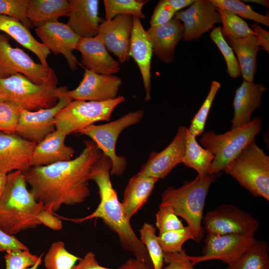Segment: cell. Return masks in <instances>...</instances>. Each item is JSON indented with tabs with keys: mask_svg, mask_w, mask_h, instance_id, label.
Listing matches in <instances>:
<instances>
[{
	"mask_svg": "<svg viewBox=\"0 0 269 269\" xmlns=\"http://www.w3.org/2000/svg\"><path fill=\"white\" fill-rule=\"evenodd\" d=\"M220 86V83L218 81H213L212 82L209 92L206 99L198 112L191 121L190 127L187 129L189 132L195 137L201 135L204 132L209 111Z\"/></svg>",
	"mask_w": 269,
	"mask_h": 269,
	"instance_id": "38",
	"label": "cell"
},
{
	"mask_svg": "<svg viewBox=\"0 0 269 269\" xmlns=\"http://www.w3.org/2000/svg\"><path fill=\"white\" fill-rule=\"evenodd\" d=\"M29 0H0V15L14 18L28 28L33 27L27 16Z\"/></svg>",
	"mask_w": 269,
	"mask_h": 269,
	"instance_id": "41",
	"label": "cell"
},
{
	"mask_svg": "<svg viewBox=\"0 0 269 269\" xmlns=\"http://www.w3.org/2000/svg\"><path fill=\"white\" fill-rule=\"evenodd\" d=\"M57 84L58 78L52 69L48 81L40 85L19 73L0 78V101L15 103L29 111L51 108L61 94L62 86L57 87Z\"/></svg>",
	"mask_w": 269,
	"mask_h": 269,
	"instance_id": "5",
	"label": "cell"
},
{
	"mask_svg": "<svg viewBox=\"0 0 269 269\" xmlns=\"http://www.w3.org/2000/svg\"><path fill=\"white\" fill-rule=\"evenodd\" d=\"M70 6L67 0H29L27 16L33 26L46 21L58 20L69 16Z\"/></svg>",
	"mask_w": 269,
	"mask_h": 269,
	"instance_id": "29",
	"label": "cell"
},
{
	"mask_svg": "<svg viewBox=\"0 0 269 269\" xmlns=\"http://www.w3.org/2000/svg\"><path fill=\"white\" fill-rule=\"evenodd\" d=\"M36 144L16 134L0 132V172L8 174L28 170Z\"/></svg>",
	"mask_w": 269,
	"mask_h": 269,
	"instance_id": "19",
	"label": "cell"
},
{
	"mask_svg": "<svg viewBox=\"0 0 269 269\" xmlns=\"http://www.w3.org/2000/svg\"><path fill=\"white\" fill-rule=\"evenodd\" d=\"M267 91L262 84L243 80L235 92L231 129L246 125L251 121L253 112L260 107L263 102L262 96Z\"/></svg>",
	"mask_w": 269,
	"mask_h": 269,
	"instance_id": "25",
	"label": "cell"
},
{
	"mask_svg": "<svg viewBox=\"0 0 269 269\" xmlns=\"http://www.w3.org/2000/svg\"><path fill=\"white\" fill-rule=\"evenodd\" d=\"M125 100L121 96L101 102L72 100L56 114V130L67 135L96 122L109 121L115 108Z\"/></svg>",
	"mask_w": 269,
	"mask_h": 269,
	"instance_id": "8",
	"label": "cell"
},
{
	"mask_svg": "<svg viewBox=\"0 0 269 269\" xmlns=\"http://www.w3.org/2000/svg\"><path fill=\"white\" fill-rule=\"evenodd\" d=\"M7 174L0 172V199L5 187L7 180Z\"/></svg>",
	"mask_w": 269,
	"mask_h": 269,
	"instance_id": "52",
	"label": "cell"
},
{
	"mask_svg": "<svg viewBox=\"0 0 269 269\" xmlns=\"http://www.w3.org/2000/svg\"><path fill=\"white\" fill-rule=\"evenodd\" d=\"M187 128L179 126L170 144L160 152L151 153L140 172L158 179L164 178L177 164L182 163L185 151Z\"/></svg>",
	"mask_w": 269,
	"mask_h": 269,
	"instance_id": "18",
	"label": "cell"
},
{
	"mask_svg": "<svg viewBox=\"0 0 269 269\" xmlns=\"http://www.w3.org/2000/svg\"><path fill=\"white\" fill-rule=\"evenodd\" d=\"M224 170L254 196L269 201V156L257 144L255 139Z\"/></svg>",
	"mask_w": 269,
	"mask_h": 269,
	"instance_id": "7",
	"label": "cell"
},
{
	"mask_svg": "<svg viewBox=\"0 0 269 269\" xmlns=\"http://www.w3.org/2000/svg\"><path fill=\"white\" fill-rule=\"evenodd\" d=\"M122 84L117 76L99 74L86 69L79 85L67 93L74 100L105 101L118 97Z\"/></svg>",
	"mask_w": 269,
	"mask_h": 269,
	"instance_id": "17",
	"label": "cell"
},
{
	"mask_svg": "<svg viewBox=\"0 0 269 269\" xmlns=\"http://www.w3.org/2000/svg\"><path fill=\"white\" fill-rule=\"evenodd\" d=\"M70 11L67 24L80 38L98 34L103 19L99 15V0H70Z\"/></svg>",
	"mask_w": 269,
	"mask_h": 269,
	"instance_id": "21",
	"label": "cell"
},
{
	"mask_svg": "<svg viewBox=\"0 0 269 269\" xmlns=\"http://www.w3.org/2000/svg\"><path fill=\"white\" fill-rule=\"evenodd\" d=\"M218 8L228 10L237 16L269 26V17L261 14L254 10L249 5L238 0H210Z\"/></svg>",
	"mask_w": 269,
	"mask_h": 269,
	"instance_id": "36",
	"label": "cell"
},
{
	"mask_svg": "<svg viewBox=\"0 0 269 269\" xmlns=\"http://www.w3.org/2000/svg\"><path fill=\"white\" fill-rule=\"evenodd\" d=\"M173 10L167 0H160L155 7L151 16L150 26L165 24L171 20L175 16Z\"/></svg>",
	"mask_w": 269,
	"mask_h": 269,
	"instance_id": "44",
	"label": "cell"
},
{
	"mask_svg": "<svg viewBox=\"0 0 269 269\" xmlns=\"http://www.w3.org/2000/svg\"><path fill=\"white\" fill-rule=\"evenodd\" d=\"M115 269H148L135 258H130L124 264Z\"/></svg>",
	"mask_w": 269,
	"mask_h": 269,
	"instance_id": "50",
	"label": "cell"
},
{
	"mask_svg": "<svg viewBox=\"0 0 269 269\" xmlns=\"http://www.w3.org/2000/svg\"><path fill=\"white\" fill-rule=\"evenodd\" d=\"M147 0H104L105 20H109L122 14H129L140 19L145 17L142 8Z\"/></svg>",
	"mask_w": 269,
	"mask_h": 269,
	"instance_id": "33",
	"label": "cell"
},
{
	"mask_svg": "<svg viewBox=\"0 0 269 269\" xmlns=\"http://www.w3.org/2000/svg\"><path fill=\"white\" fill-rule=\"evenodd\" d=\"M158 180L140 171L130 179L121 202L129 220L146 203Z\"/></svg>",
	"mask_w": 269,
	"mask_h": 269,
	"instance_id": "26",
	"label": "cell"
},
{
	"mask_svg": "<svg viewBox=\"0 0 269 269\" xmlns=\"http://www.w3.org/2000/svg\"><path fill=\"white\" fill-rule=\"evenodd\" d=\"M157 238L164 253H179L183 250L182 246L186 241L194 240L193 234L188 226L159 234Z\"/></svg>",
	"mask_w": 269,
	"mask_h": 269,
	"instance_id": "37",
	"label": "cell"
},
{
	"mask_svg": "<svg viewBox=\"0 0 269 269\" xmlns=\"http://www.w3.org/2000/svg\"><path fill=\"white\" fill-rule=\"evenodd\" d=\"M111 168V160L103 153L91 170L89 180H93L97 184L100 197V203L92 213L78 219H68L56 215L60 219L77 223L94 218L101 219L117 234L120 243L124 250L133 253L135 259L148 269H153L147 251L134 232L130 220L126 217L113 187L110 179Z\"/></svg>",
	"mask_w": 269,
	"mask_h": 269,
	"instance_id": "2",
	"label": "cell"
},
{
	"mask_svg": "<svg viewBox=\"0 0 269 269\" xmlns=\"http://www.w3.org/2000/svg\"><path fill=\"white\" fill-rule=\"evenodd\" d=\"M134 16L119 15L109 20L103 19L97 36L108 51L112 52L119 62L125 63L130 59V38L133 27Z\"/></svg>",
	"mask_w": 269,
	"mask_h": 269,
	"instance_id": "15",
	"label": "cell"
},
{
	"mask_svg": "<svg viewBox=\"0 0 269 269\" xmlns=\"http://www.w3.org/2000/svg\"><path fill=\"white\" fill-rule=\"evenodd\" d=\"M224 38L237 56L244 80L253 82L257 69V55L260 46L257 37L251 35L239 38Z\"/></svg>",
	"mask_w": 269,
	"mask_h": 269,
	"instance_id": "28",
	"label": "cell"
},
{
	"mask_svg": "<svg viewBox=\"0 0 269 269\" xmlns=\"http://www.w3.org/2000/svg\"><path fill=\"white\" fill-rule=\"evenodd\" d=\"M139 232L140 240L147 251L153 269H161L164 264L163 252L158 243L155 228L151 224L144 223Z\"/></svg>",
	"mask_w": 269,
	"mask_h": 269,
	"instance_id": "35",
	"label": "cell"
},
{
	"mask_svg": "<svg viewBox=\"0 0 269 269\" xmlns=\"http://www.w3.org/2000/svg\"><path fill=\"white\" fill-rule=\"evenodd\" d=\"M155 218V224L159 230V234L184 227L171 206L160 204Z\"/></svg>",
	"mask_w": 269,
	"mask_h": 269,
	"instance_id": "42",
	"label": "cell"
},
{
	"mask_svg": "<svg viewBox=\"0 0 269 269\" xmlns=\"http://www.w3.org/2000/svg\"><path fill=\"white\" fill-rule=\"evenodd\" d=\"M268 242L256 240L249 250L226 269H269Z\"/></svg>",
	"mask_w": 269,
	"mask_h": 269,
	"instance_id": "31",
	"label": "cell"
},
{
	"mask_svg": "<svg viewBox=\"0 0 269 269\" xmlns=\"http://www.w3.org/2000/svg\"><path fill=\"white\" fill-rule=\"evenodd\" d=\"M202 222L207 234H239L254 236L260 227L251 214L231 204H223L208 211Z\"/></svg>",
	"mask_w": 269,
	"mask_h": 269,
	"instance_id": "10",
	"label": "cell"
},
{
	"mask_svg": "<svg viewBox=\"0 0 269 269\" xmlns=\"http://www.w3.org/2000/svg\"><path fill=\"white\" fill-rule=\"evenodd\" d=\"M210 37L216 44L226 61L227 72L230 77L236 78L241 75V70L238 60L232 48L223 36L221 26L214 27L210 33Z\"/></svg>",
	"mask_w": 269,
	"mask_h": 269,
	"instance_id": "39",
	"label": "cell"
},
{
	"mask_svg": "<svg viewBox=\"0 0 269 269\" xmlns=\"http://www.w3.org/2000/svg\"><path fill=\"white\" fill-rule=\"evenodd\" d=\"M215 179L216 175L202 177L197 175L178 188L168 186L162 194L160 204L171 206L176 215L185 220L197 244L201 242L204 236L205 229L202 223L205 200Z\"/></svg>",
	"mask_w": 269,
	"mask_h": 269,
	"instance_id": "4",
	"label": "cell"
},
{
	"mask_svg": "<svg viewBox=\"0 0 269 269\" xmlns=\"http://www.w3.org/2000/svg\"><path fill=\"white\" fill-rule=\"evenodd\" d=\"M163 261L167 265L161 269H196L185 249L179 253H163Z\"/></svg>",
	"mask_w": 269,
	"mask_h": 269,
	"instance_id": "45",
	"label": "cell"
},
{
	"mask_svg": "<svg viewBox=\"0 0 269 269\" xmlns=\"http://www.w3.org/2000/svg\"><path fill=\"white\" fill-rule=\"evenodd\" d=\"M144 114L142 110L133 111L105 124L90 125L79 130L76 134L90 137L102 153L111 160L110 174L120 176L123 174L126 168L127 160L125 157L116 154L117 139L124 129L139 123Z\"/></svg>",
	"mask_w": 269,
	"mask_h": 269,
	"instance_id": "9",
	"label": "cell"
},
{
	"mask_svg": "<svg viewBox=\"0 0 269 269\" xmlns=\"http://www.w3.org/2000/svg\"><path fill=\"white\" fill-rule=\"evenodd\" d=\"M209 150L198 143L196 137L186 131L185 151L182 163L189 168L195 169L201 177L208 175L209 170L214 159Z\"/></svg>",
	"mask_w": 269,
	"mask_h": 269,
	"instance_id": "30",
	"label": "cell"
},
{
	"mask_svg": "<svg viewBox=\"0 0 269 269\" xmlns=\"http://www.w3.org/2000/svg\"><path fill=\"white\" fill-rule=\"evenodd\" d=\"M71 269H113L100 266L96 259L95 255L88 252L83 258H81L78 264L74 265Z\"/></svg>",
	"mask_w": 269,
	"mask_h": 269,
	"instance_id": "48",
	"label": "cell"
},
{
	"mask_svg": "<svg viewBox=\"0 0 269 269\" xmlns=\"http://www.w3.org/2000/svg\"><path fill=\"white\" fill-rule=\"evenodd\" d=\"M85 147L76 158L23 172L35 200L43 209L52 213L61 206L81 204L90 196L89 176L103 153L92 140L84 141Z\"/></svg>",
	"mask_w": 269,
	"mask_h": 269,
	"instance_id": "1",
	"label": "cell"
},
{
	"mask_svg": "<svg viewBox=\"0 0 269 269\" xmlns=\"http://www.w3.org/2000/svg\"><path fill=\"white\" fill-rule=\"evenodd\" d=\"M76 49L81 53V63L86 69L103 75H112L120 70L119 63L111 56L97 35L80 38Z\"/></svg>",
	"mask_w": 269,
	"mask_h": 269,
	"instance_id": "22",
	"label": "cell"
},
{
	"mask_svg": "<svg viewBox=\"0 0 269 269\" xmlns=\"http://www.w3.org/2000/svg\"><path fill=\"white\" fill-rule=\"evenodd\" d=\"M36 35L46 47L56 55L62 54L71 71H75L78 61L73 51L80 39L67 24L58 20L46 21L35 28Z\"/></svg>",
	"mask_w": 269,
	"mask_h": 269,
	"instance_id": "14",
	"label": "cell"
},
{
	"mask_svg": "<svg viewBox=\"0 0 269 269\" xmlns=\"http://www.w3.org/2000/svg\"><path fill=\"white\" fill-rule=\"evenodd\" d=\"M22 109L15 103L0 101V132L15 134Z\"/></svg>",
	"mask_w": 269,
	"mask_h": 269,
	"instance_id": "40",
	"label": "cell"
},
{
	"mask_svg": "<svg viewBox=\"0 0 269 269\" xmlns=\"http://www.w3.org/2000/svg\"><path fill=\"white\" fill-rule=\"evenodd\" d=\"M38 219L41 223L55 231L62 229L63 225L60 219L54 213L43 209L38 214Z\"/></svg>",
	"mask_w": 269,
	"mask_h": 269,
	"instance_id": "47",
	"label": "cell"
},
{
	"mask_svg": "<svg viewBox=\"0 0 269 269\" xmlns=\"http://www.w3.org/2000/svg\"><path fill=\"white\" fill-rule=\"evenodd\" d=\"M41 258H40L34 265L25 269H37L38 267L41 263Z\"/></svg>",
	"mask_w": 269,
	"mask_h": 269,
	"instance_id": "54",
	"label": "cell"
},
{
	"mask_svg": "<svg viewBox=\"0 0 269 269\" xmlns=\"http://www.w3.org/2000/svg\"><path fill=\"white\" fill-rule=\"evenodd\" d=\"M152 52L162 62L170 64L174 57L177 43L183 39V23L174 17L168 23L150 26L146 30Z\"/></svg>",
	"mask_w": 269,
	"mask_h": 269,
	"instance_id": "23",
	"label": "cell"
},
{
	"mask_svg": "<svg viewBox=\"0 0 269 269\" xmlns=\"http://www.w3.org/2000/svg\"><path fill=\"white\" fill-rule=\"evenodd\" d=\"M81 259L68 252L62 241H58L51 245L44 263L46 269H71Z\"/></svg>",
	"mask_w": 269,
	"mask_h": 269,
	"instance_id": "32",
	"label": "cell"
},
{
	"mask_svg": "<svg viewBox=\"0 0 269 269\" xmlns=\"http://www.w3.org/2000/svg\"><path fill=\"white\" fill-rule=\"evenodd\" d=\"M21 171L7 174L5 187L0 199V228L13 235L40 225L38 216L43 209L27 188Z\"/></svg>",
	"mask_w": 269,
	"mask_h": 269,
	"instance_id": "3",
	"label": "cell"
},
{
	"mask_svg": "<svg viewBox=\"0 0 269 269\" xmlns=\"http://www.w3.org/2000/svg\"><path fill=\"white\" fill-rule=\"evenodd\" d=\"M250 27L254 32L262 48L269 53V32L259 24L253 23Z\"/></svg>",
	"mask_w": 269,
	"mask_h": 269,
	"instance_id": "49",
	"label": "cell"
},
{
	"mask_svg": "<svg viewBox=\"0 0 269 269\" xmlns=\"http://www.w3.org/2000/svg\"><path fill=\"white\" fill-rule=\"evenodd\" d=\"M134 16L133 27L130 38V56L137 65L142 77L145 92V99H151V61L152 49L146 31L140 19Z\"/></svg>",
	"mask_w": 269,
	"mask_h": 269,
	"instance_id": "20",
	"label": "cell"
},
{
	"mask_svg": "<svg viewBox=\"0 0 269 269\" xmlns=\"http://www.w3.org/2000/svg\"><path fill=\"white\" fill-rule=\"evenodd\" d=\"M256 239L254 236L239 234L214 235L208 234L202 256H190L192 264L219 260L228 265L238 260L251 247Z\"/></svg>",
	"mask_w": 269,
	"mask_h": 269,
	"instance_id": "13",
	"label": "cell"
},
{
	"mask_svg": "<svg viewBox=\"0 0 269 269\" xmlns=\"http://www.w3.org/2000/svg\"><path fill=\"white\" fill-rule=\"evenodd\" d=\"M66 135L55 130L37 143L33 149L31 167L48 165L72 159L74 149L65 144Z\"/></svg>",
	"mask_w": 269,
	"mask_h": 269,
	"instance_id": "24",
	"label": "cell"
},
{
	"mask_svg": "<svg viewBox=\"0 0 269 269\" xmlns=\"http://www.w3.org/2000/svg\"><path fill=\"white\" fill-rule=\"evenodd\" d=\"M217 10L223 24L221 33L224 37L239 38L251 35H255L247 23L240 17L227 10L218 8Z\"/></svg>",
	"mask_w": 269,
	"mask_h": 269,
	"instance_id": "34",
	"label": "cell"
},
{
	"mask_svg": "<svg viewBox=\"0 0 269 269\" xmlns=\"http://www.w3.org/2000/svg\"><path fill=\"white\" fill-rule=\"evenodd\" d=\"M168 3L173 9V10L177 12L179 10L185 7L186 6L191 5L194 0H167Z\"/></svg>",
	"mask_w": 269,
	"mask_h": 269,
	"instance_id": "51",
	"label": "cell"
},
{
	"mask_svg": "<svg viewBox=\"0 0 269 269\" xmlns=\"http://www.w3.org/2000/svg\"><path fill=\"white\" fill-rule=\"evenodd\" d=\"M243 1L245 2H254L258 4H260L261 5H262L266 7L269 8V0H243Z\"/></svg>",
	"mask_w": 269,
	"mask_h": 269,
	"instance_id": "53",
	"label": "cell"
},
{
	"mask_svg": "<svg viewBox=\"0 0 269 269\" xmlns=\"http://www.w3.org/2000/svg\"><path fill=\"white\" fill-rule=\"evenodd\" d=\"M0 31L5 33L23 47L35 54L41 64L48 66L47 58L51 51L42 43L36 40L29 28L20 21L14 18L0 15Z\"/></svg>",
	"mask_w": 269,
	"mask_h": 269,
	"instance_id": "27",
	"label": "cell"
},
{
	"mask_svg": "<svg viewBox=\"0 0 269 269\" xmlns=\"http://www.w3.org/2000/svg\"><path fill=\"white\" fill-rule=\"evenodd\" d=\"M32 254L28 249L5 252L4 256L6 269H25L34 265L42 258Z\"/></svg>",
	"mask_w": 269,
	"mask_h": 269,
	"instance_id": "43",
	"label": "cell"
},
{
	"mask_svg": "<svg viewBox=\"0 0 269 269\" xmlns=\"http://www.w3.org/2000/svg\"><path fill=\"white\" fill-rule=\"evenodd\" d=\"M262 127V120L256 117L249 123L222 134H217L213 131L203 133L199 142L215 156L208 175H216L224 170L255 139Z\"/></svg>",
	"mask_w": 269,
	"mask_h": 269,
	"instance_id": "6",
	"label": "cell"
},
{
	"mask_svg": "<svg viewBox=\"0 0 269 269\" xmlns=\"http://www.w3.org/2000/svg\"><path fill=\"white\" fill-rule=\"evenodd\" d=\"M68 91L66 86H62L59 100L51 108L35 111L22 109L15 134L25 140L37 143L54 131L56 114L73 100L68 96Z\"/></svg>",
	"mask_w": 269,
	"mask_h": 269,
	"instance_id": "12",
	"label": "cell"
},
{
	"mask_svg": "<svg viewBox=\"0 0 269 269\" xmlns=\"http://www.w3.org/2000/svg\"><path fill=\"white\" fill-rule=\"evenodd\" d=\"M52 68L35 62L21 49L13 47L9 36L0 34V78L17 73L26 76L34 84H42L49 79Z\"/></svg>",
	"mask_w": 269,
	"mask_h": 269,
	"instance_id": "11",
	"label": "cell"
},
{
	"mask_svg": "<svg viewBox=\"0 0 269 269\" xmlns=\"http://www.w3.org/2000/svg\"><path fill=\"white\" fill-rule=\"evenodd\" d=\"M217 8L210 0H196L187 9L176 12L175 17L183 23V39L196 40L221 22Z\"/></svg>",
	"mask_w": 269,
	"mask_h": 269,
	"instance_id": "16",
	"label": "cell"
},
{
	"mask_svg": "<svg viewBox=\"0 0 269 269\" xmlns=\"http://www.w3.org/2000/svg\"><path fill=\"white\" fill-rule=\"evenodd\" d=\"M27 247L14 237L0 228V252L27 250Z\"/></svg>",
	"mask_w": 269,
	"mask_h": 269,
	"instance_id": "46",
	"label": "cell"
}]
</instances>
